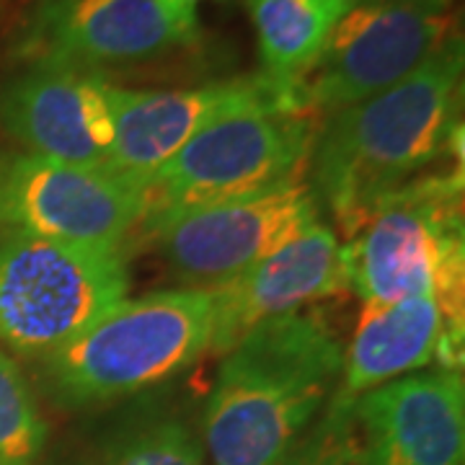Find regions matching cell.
<instances>
[{
  "mask_svg": "<svg viewBox=\"0 0 465 465\" xmlns=\"http://www.w3.org/2000/svg\"><path fill=\"white\" fill-rule=\"evenodd\" d=\"M246 8L259 36L262 75L298 91L349 5L341 0H246Z\"/></svg>",
  "mask_w": 465,
  "mask_h": 465,
  "instance_id": "cell-16",
  "label": "cell"
},
{
  "mask_svg": "<svg viewBox=\"0 0 465 465\" xmlns=\"http://www.w3.org/2000/svg\"><path fill=\"white\" fill-rule=\"evenodd\" d=\"M163 3H166L168 8H171V14L179 18L182 24L200 29V24H197V5H200L202 0H163Z\"/></svg>",
  "mask_w": 465,
  "mask_h": 465,
  "instance_id": "cell-20",
  "label": "cell"
},
{
  "mask_svg": "<svg viewBox=\"0 0 465 465\" xmlns=\"http://www.w3.org/2000/svg\"><path fill=\"white\" fill-rule=\"evenodd\" d=\"M341 3H347L349 8H351V5H357V3H365V0H341Z\"/></svg>",
  "mask_w": 465,
  "mask_h": 465,
  "instance_id": "cell-21",
  "label": "cell"
},
{
  "mask_svg": "<svg viewBox=\"0 0 465 465\" xmlns=\"http://www.w3.org/2000/svg\"><path fill=\"white\" fill-rule=\"evenodd\" d=\"M344 349L308 311L238 339L210 391L204 437L213 465H280L341 381Z\"/></svg>",
  "mask_w": 465,
  "mask_h": 465,
  "instance_id": "cell-2",
  "label": "cell"
},
{
  "mask_svg": "<svg viewBox=\"0 0 465 465\" xmlns=\"http://www.w3.org/2000/svg\"><path fill=\"white\" fill-rule=\"evenodd\" d=\"M321 116L298 109H253L225 116L186 143L143 192L137 235L189 210L251 197L308 173Z\"/></svg>",
  "mask_w": 465,
  "mask_h": 465,
  "instance_id": "cell-5",
  "label": "cell"
},
{
  "mask_svg": "<svg viewBox=\"0 0 465 465\" xmlns=\"http://www.w3.org/2000/svg\"><path fill=\"white\" fill-rule=\"evenodd\" d=\"M463 42L450 36L401 84L321 119L308 183L351 238L370 210L424 176L460 137Z\"/></svg>",
  "mask_w": 465,
  "mask_h": 465,
  "instance_id": "cell-1",
  "label": "cell"
},
{
  "mask_svg": "<svg viewBox=\"0 0 465 465\" xmlns=\"http://www.w3.org/2000/svg\"><path fill=\"white\" fill-rule=\"evenodd\" d=\"M316 223H321V204L308 176H298L251 197L189 210L145 238L182 280L213 287L238 277Z\"/></svg>",
  "mask_w": 465,
  "mask_h": 465,
  "instance_id": "cell-9",
  "label": "cell"
},
{
  "mask_svg": "<svg viewBox=\"0 0 465 465\" xmlns=\"http://www.w3.org/2000/svg\"><path fill=\"white\" fill-rule=\"evenodd\" d=\"M349 287L341 238L323 220L284 241L238 277L213 284V351L228 349L266 321L305 311Z\"/></svg>",
  "mask_w": 465,
  "mask_h": 465,
  "instance_id": "cell-13",
  "label": "cell"
},
{
  "mask_svg": "<svg viewBox=\"0 0 465 465\" xmlns=\"http://www.w3.org/2000/svg\"><path fill=\"white\" fill-rule=\"evenodd\" d=\"M47 440L32 388L18 365L0 351V465H34Z\"/></svg>",
  "mask_w": 465,
  "mask_h": 465,
  "instance_id": "cell-17",
  "label": "cell"
},
{
  "mask_svg": "<svg viewBox=\"0 0 465 465\" xmlns=\"http://www.w3.org/2000/svg\"><path fill=\"white\" fill-rule=\"evenodd\" d=\"M365 465H463L460 370H421L354 399Z\"/></svg>",
  "mask_w": 465,
  "mask_h": 465,
  "instance_id": "cell-15",
  "label": "cell"
},
{
  "mask_svg": "<svg viewBox=\"0 0 465 465\" xmlns=\"http://www.w3.org/2000/svg\"><path fill=\"white\" fill-rule=\"evenodd\" d=\"M124 253L0 228V344L42 360L127 298Z\"/></svg>",
  "mask_w": 465,
  "mask_h": 465,
  "instance_id": "cell-6",
  "label": "cell"
},
{
  "mask_svg": "<svg viewBox=\"0 0 465 465\" xmlns=\"http://www.w3.org/2000/svg\"><path fill=\"white\" fill-rule=\"evenodd\" d=\"M465 302L421 292L388 305H362L344 351L336 396L360 399L385 382L421 372L430 365L460 370Z\"/></svg>",
  "mask_w": 465,
  "mask_h": 465,
  "instance_id": "cell-14",
  "label": "cell"
},
{
  "mask_svg": "<svg viewBox=\"0 0 465 465\" xmlns=\"http://www.w3.org/2000/svg\"><path fill=\"white\" fill-rule=\"evenodd\" d=\"M197 36L163 0H39L16 52L26 65L101 75V67L140 65Z\"/></svg>",
  "mask_w": 465,
  "mask_h": 465,
  "instance_id": "cell-10",
  "label": "cell"
},
{
  "mask_svg": "<svg viewBox=\"0 0 465 465\" xmlns=\"http://www.w3.org/2000/svg\"><path fill=\"white\" fill-rule=\"evenodd\" d=\"M455 36L452 0H365L347 8L300 78L305 112L323 116L401 84Z\"/></svg>",
  "mask_w": 465,
  "mask_h": 465,
  "instance_id": "cell-7",
  "label": "cell"
},
{
  "mask_svg": "<svg viewBox=\"0 0 465 465\" xmlns=\"http://www.w3.org/2000/svg\"><path fill=\"white\" fill-rule=\"evenodd\" d=\"M94 465H204L200 442L182 421L163 419L114 442Z\"/></svg>",
  "mask_w": 465,
  "mask_h": 465,
  "instance_id": "cell-19",
  "label": "cell"
},
{
  "mask_svg": "<svg viewBox=\"0 0 465 465\" xmlns=\"http://www.w3.org/2000/svg\"><path fill=\"white\" fill-rule=\"evenodd\" d=\"M143 220V192L104 168L42 155L0 161V228L124 253Z\"/></svg>",
  "mask_w": 465,
  "mask_h": 465,
  "instance_id": "cell-8",
  "label": "cell"
},
{
  "mask_svg": "<svg viewBox=\"0 0 465 465\" xmlns=\"http://www.w3.org/2000/svg\"><path fill=\"white\" fill-rule=\"evenodd\" d=\"M213 287L158 290L124 298L39 360L42 381L63 406H94L140 393L213 349Z\"/></svg>",
  "mask_w": 465,
  "mask_h": 465,
  "instance_id": "cell-3",
  "label": "cell"
},
{
  "mask_svg": "<svg viewBox=\"0 0 465 465\" xmlns=\"http://www.w3.org/2000/svg\"><path fill=\"white\" fill-rule=\"evenodd\" d=\"M280 465H365V440L354 401L333 393Z\"/></svg>",
  "mask_w": 465,
  "mask_h": 465,
  "instance_id": "cell-18",
  "label": "cell"
},
{
  "mask_svg": "<svg viewBox=\"0 0 465 465\" xmlns=\"http://www.w3.org/2000/svg\"><path fill=\"white\" fill-rule=\"evenodd\" d=\"M272 106L305 112L295 88L274 84L266 75L166 91L114 85V145L106 171L143 189L158 168L215 122Z\"/></svg>",
  "mask_w": 465,
  "mask_h": 465,
  "instance_id": "cell-11",
  "label": "cell"
},
{
  "mask_svg": "<svg viewBox=\"0 0 465 465\" xmlns=\"http://www.w3.org/2000/svg\"><path fill=\"white\" fill-rule=\"evenodd\" d=\"M347 280L362 305L421 292L465 302L463 171L424 173L381 200L341 241Z\"/></svg>",
  "mask_w": 465,
  "mask_h": 465,
  "instance_id": "cell-4",
  "label": "cell"
},
{
  "mask_svg": "<svg viewBox=\"0 0 465 465\" xmlns=\"http://www.w3.org/2000/svg\"><path fill=\"white\" fill-rule=\"evenodd\" d=\"M0 127L32 155L106 171L114 84L73 67L26 65L0 84Z\"/></svg>",
  "mask_w": 465,
  "mask_h": 465,
  "instance_id": "cell-12",
  "label": "cell"
}]
</instances>
